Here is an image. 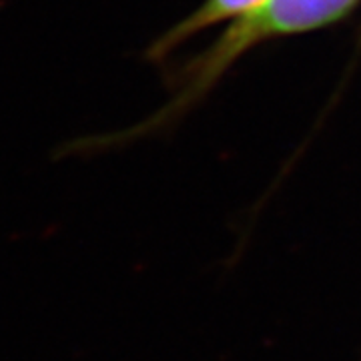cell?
Wrapping results in <instances>:
<instances>
[{
    "mask_svg": "<svg viewBox=\"0 0 361 361\" xmlns=\"http://www.w3.org/2000/svg\"><path fill=\"white\" fill-rule=\"evenodd\" d=\"M357 2L360 0H265L221 37L219 44L207 54V66L201 71V77L215 75L259 40L305 32L336 23Z\"/></svg>",
    "mask_w": 361,
    "mask_h": 361,
    "instance_id": "cell-1",
    "label": "cell"
},
{
    "mask_svg": "<svg viewBox=\"0 0 361 361\" xmlns=\"http://www.w3.org/2000/svg\"><path fill=\"white\" fill-rule=\"evenodd\" d=\"M265 0H207L205 4L197 13L185 20L183 25L173 32V40H180L191 37L195 32L209 28L213 25H219L229 18H243L249 13H253L257 6H261Z\"/></svg>",
    "mask_w": 361,
    "mask_h": 361,
    "instance_id": "cell-2",
    "label": "cell"
}]
</instances>
